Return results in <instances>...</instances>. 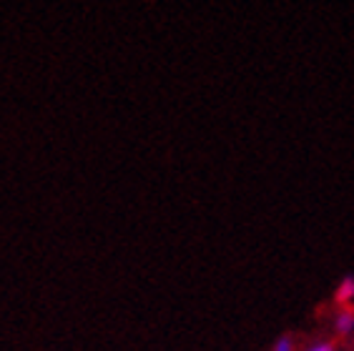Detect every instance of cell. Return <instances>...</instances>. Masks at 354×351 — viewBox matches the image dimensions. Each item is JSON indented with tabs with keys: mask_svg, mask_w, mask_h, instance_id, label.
I'll return each instance as SVG.
<instances>
[{
	"mask_svg": "<svg viewBox=\"0 0 354 351\" xmlns=\"http://www.w3.org/2000/svg\"><path fill=\"white\" fill-rule=\"evenodd\" d=\"M352 298H354V278H344L334 294V304L344 309V306H352Z\"/></svg>",
	"mask_w": 354,
	"mask_h": 351,
	"instance_id": "cell-1",
	"label": "cell"
},
{
	"mask_svg": "<svg viewBox=\"0 0 354 351\" xmlns=\"http://www.w3.org/2000/svg\"><path fill=\"white\" fill-rule=\"evenodd\" d=\"M274 351H294V339L292 336H281L274 346Z\"/></svg>",
	"mask_w": 354,
	"mask_h": 351,
	"instance_id": "cell-2",
	"label": "cell"
},
{
	"mask_svg": "<svg viewBox=\"0 0 354 351\" xmlns=\"http://www.w3.org/2000/svg\"><path fill=\"white\" fill-rule=\"evenodd\" d=\"M312 351H334V344H319L317 349H312Z\"/></svg>",
	"mask_w": 354,
	"mask_h": 351,
	"instance_id": "cell-3",
	"label": "cell"
}]
</instances>
